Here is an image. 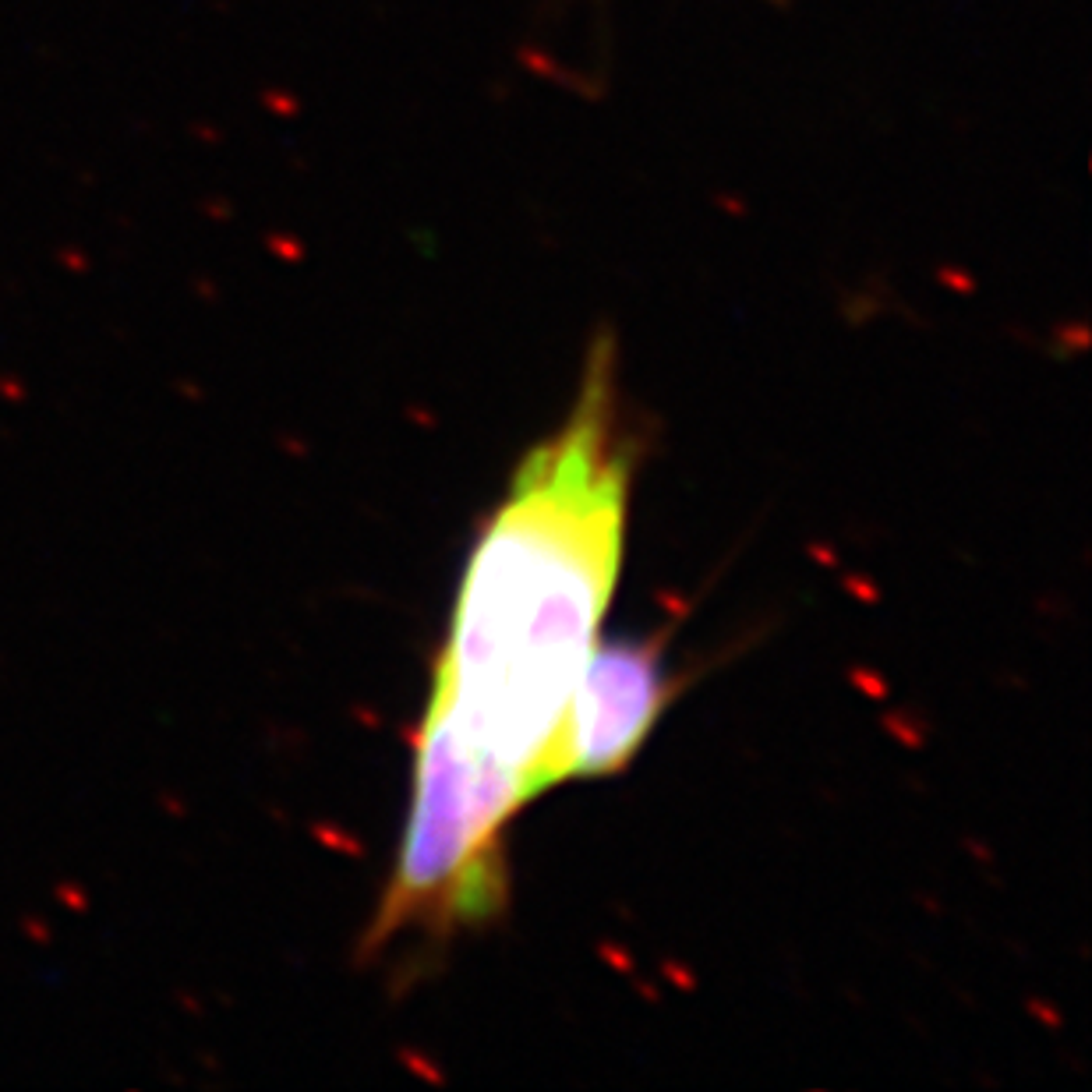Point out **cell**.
<instances>
[{
  "instance_id": "1",
  "label": "cell",
  "mask_w": 1092,
  "mask_h": 1092,
  "mask_svg": "<svg viewBox=\"0 0 1092 1092\" xmlns=\"http://www.w3.org/2000/svg\"><path fill=\"white\" fill-rule=\"evenodd\" d=\"M629 481L616 351L601 336L573 411L516 467L471 552L414 739L407 831L371 916L379 937L439 940L503 912L505 827L562 782V732L616 590Z\"/></svg>"
},
{
  "instance_id": "2",
  "label": "cell",
  "mask_w": 1092,
  "mask_h": 1092,
  "mask_svg": "<svg viewBox=\"0 0 1092 1092\" xmlns=\"http://www.w3.org/2000/svg\"><path fill=\"white\" fill-rule=\"evenodd\" d=\"M672 672L661 640L594 644L569 704L559 778H608L626 767L669 707Z\"/></svg>"
}]
</instances>
